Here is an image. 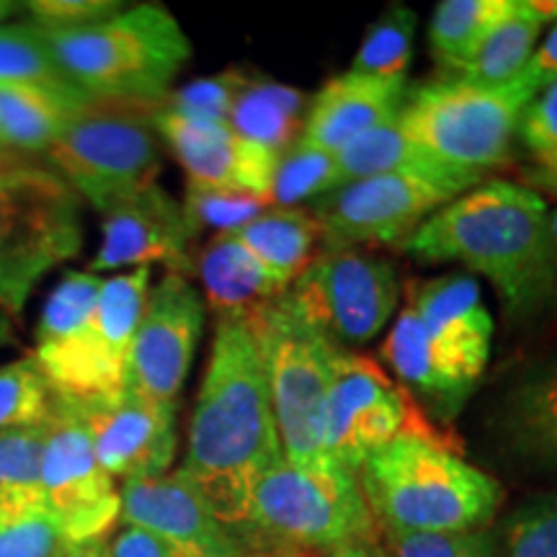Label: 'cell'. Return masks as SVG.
I'll return each instance as SVG.
<instances>
[{"label":"cell","mask_w":557,"mask_h":557,"mask_svg":"<svg viewBox=\"0 0 557 557\" xmlns=\"http://www.w3.org/2000/svg\"><path fill=\"white\" fill-rule=\"evenodd\" d=\"M238 537L250 555L271 549H329L377 540L357 475L338 468H302L287 459L256 480Z\"/></svg>","instance_id":"5"},{"label":"cell","mask_w":557,"mask_h":557,"mask_svg":"<svg viewBox=\"0 0 557 557\" xmlns=\"http://www.w3.org/2000/svg\"><path fill=\"white\" fill-rule=\"evenodd\" d=\"M181 205H184L186 218H189L191 227L197 230V235L201 230H218V235H222L235 233L238 227L248 225L250 220H256L267 209L274 207V199L259 197V194L189 184L186 199Z\"/></svg>","instance_id":"38"},{"label":"cell","mask_w":557,"mask_h":557,"mask_svg":"<svg viewBox=\"0 0 557 557\" xmlns=\"http://www.w3.org/2000/svg\"><path fill=\"white\" fill-rule=\"evenodd\" d=\"M148 284L150 267L103 278L88 323L58 344L34 348L32 357L54 393L67 398L122 393L132 341L148 302Z\"/></svg>","instance_id":"12"},{"label":"cell","mask_w":557,"mask_h":557,"mask_svg":"<svg viewBox=\"0 0 557 557\" xmlns=\"http://www.w3.org/2000/svg\"><path fill=\"white\" fill-rule=\"evenodd\" d=\"M50 163H41L37 156H26V152L0 148V189L24 184V181L47 176Z\"/></svg>","instance_id":"45"},{"label":"cell","mask_w":557,"mask_h":557,"mask_svg":"<svg viewBox=\"0 0 557 557\" xmlns=\"http://www.w3.org/2000/svg\"><path fill=\"white\" fill-rule=\"evenodd\" d=\"M382 359L398 374L403 387L416 393L423 406L438 416H455L478 385L438 348L410 305L387 333L382 344Z\"/></svg>","instance_id":"23"},{"label":"cell","mask_w":557,"mask_h":557,"mask_svg":"<svg viewBox=\"0 0 557 557\" xmlns=\"http://www.w3.org/2000/svg\"><path fill=\"white\" fill-rule=\"evenodd\" d=\"M107 557H184L169 542L156 537L148 529H122L114 540L107 542Z\"/></svg>","instance_id":"44"},{"label":"cell","mask_w":557,"mask_h":557,"mask_svg":"<svg viewBox=\"0 0 557 557\" xmlns=\"http://www.w3.org/2000/svg\"><path fill=\"white\" fill-rule=\"evenodd\" d=\"M150 122L189 173V184L271 197L278 158L240 137L227 122L178 114L165 103L152 109Z\"/></svg>","instance_id":"18"},{"label":"cell","mask_w":557,"mask_h":557,"mask_svg":"<svg viewBox=\"0 0 557 557\" xmlns=\"http://www.w3.org/2000/svg\"><path fill=\"white\" fill-rule=\"evenodd\" d=\"M246 81V73L238 70H225V73L212 75V78L191 81L189 86L178 88L176 94H169L163 103L178 114L199 116V120L227 122L230 107Z\"/></svg>","instance_id":"40"},{"label":"cell","mask_w":557,"mask_h":557,"mask_svg":"<svg viewBox=\"0 0 557 557\" xmlns=\"http://www.w3.org/2000/svg\"><path fill=\"white\" fill-rule=\"evenodd\" d=\"M52 418V387L34 357L0 367V434L45 426Z\"/></svg>","instance_id":"36"},{"label":"cell","mask_w":557,"mask_h":557,"mask_svg":"<svg viewBox=\"0 0 557 557\" xmlns=\"http://www.w3.org/2000/svg\"><path fill=\"white\" fill-rule=\"evenodd\" d=\"M403 248L418 261H457L485 276L519 323L557 302L549 209L537 191L513 181H483L431 214Z\"/></svg>","instance_id":"2"},{"label":"cell","mask_w":557,"mask_h":557,"mask_svg":"<svg viewBox=\"0 0 557 557\" xmlns=\"http://www.w3.org/2000/svg\"><path fill=\"white\" fill-rule=\"evenodd\" d=\"M534 160H537V165H534L532 176L529 178L537 186H542V189L557 194V150L545 152V156H534Z\"/></svg>","instance_id":"48"},{"label":"cell","mask_w":557,"mask_h":557,"mask_svg":"<svg viewBox=\"0 0 557 557\" xmlns=\"http://www.w3.org/2000/svg\"><path fill=\"white\" fill-rule=\"evenodd\" d=\"M493 426L524 468L557 478V354L529 364L508 385Z\"/></svg>","instance_id":"22"},{"label":"cell","mask_w":557,"mask_h":557,"mask_svg":"<svg viewBox=\"0 0 557 557\" xmlns=\"http://www.w3.org/2000/svg\"><path fill=\"white\" fill-rule=\"evenodd\" d=\"M47 423L0 434V521L47 511L41 485Z\"/></svg>","instance_id":"30"},{"label":"cell","mask_w":557,"mask_h":557,"mask_svg":"<svg viewBox=\"0 0 557 557\" xmlns=\"http://www.w3.org/2000/svg\"><path fill=\"white\" fill-rule=\"evenodd\" d=\"M341 186L372 176H426V178H485V171L449 165L416 145L398 122L367 132L336 152Z\"/></svg>","instance_id":"26"},{"label":"cell","mask_w":557,"mask_h":557,"mask_svg":"<svg viewBox=\"0 0 557 557\" xmlns=\"http://www.w3.org/2000/svg\"><path fill=\"white\" fill-rule=\"evenodd\" d=\"M0 148H5V145H3V129H0Z\"/></svg>","instance_id":"53"},{"label":"cell","mask_w":557,"mask_h":557,"mask_svg":"<svg viewBox=\"0 0 557 557\" xmlns=\"http://www.w3.org/2000/svg\"><path fill=\"white\" fill-rule=\"evenodd\" d=\"M0 86L39 90L73 109L96 101L65 78L37 21L0 26Z\"/></svg>","instance_id":"28"},{"label":"cell","mask_w":557,"mask_h":557,"mask_svg":"<svg viewBox=\"0 0 557 557\" xmlns=\"http://www.w3.org/2000/svg\"><path fill=\"white\" fill-rule=\"evenodd\" d=\"M393 557H496L491 529L470 532H385Z\"/></svg>","instance_id":"39"},{"label":"cell","mask_w":557,"mask_h":557,"mask_svg":"<svg viewBox=\"0 0 557 557\" xmlns=\"http://www.w3.org/2000/svg\"><path fill=\"white\" fill-rule=\"evenodd\" d=\"M101 284L103 278L90 271H67L41 310L37 333H34L37 346L58 344L83 329L99 302Z\"/></svg>","instance_id":"37"},{"label":"cell","mask_w":557,"mask_h":557,"mask_svg":"<svg viewBox=\"0 0 557 557\" xmlns=\"http://www.w3.org/2000/svg\"><path fill=\"white\" fill-rule=\"evenodd\" d=\"M26 9L45 26H83L114 16L124 5L114 0H34Z\"/></svg>","instance_id":"43"},{"label":"cell","mask_w":557,"mask_h":557,"mask_svg":"<svg viewBox=\"0 0 557 557\" xmlns=\"http://www.w3.org/2000/svg\"><path fill=\"white\" fill-rule=\"evenodd\" d=\"M39 26L65 78L96 101L156 109L191 58L189 37L158 3L83 26Z\"/></svg>","instance_id":"3"},{"label":"cell","mask_w":557,"mask_h":557,"mask_svg":"<svg viewBox=\"0 0 557 557\" xmlns=\"http://www.w3.org/2000/svg\"><path fill=\"white\" fill-rule=\"evenodd\" d=\"M120 498V519L148 529L184 557H253L246 542L209 511L197 487L178 470L150 480H127Z\"/></svg>","instance_id":"19"},{"label":"cell","mask_w":557,"mask_h":557,"mask_svg":"<svg viewBox=\"0 0 557 557\" xmlns=\"http://www.w3.org/2000/svg\"><path fill=\"white\" fill-rule=\"evenodd\" d=\"M359 485L385 532H470L496 517L500 485L444 438L400 436L361 465Z\"/></svg>","instance_id":"4"},{"label":"cell","mask_w":557,"mask_h":557,"mask_svg":"<svg viewBox=\"0 0 557 557\" xmlns=\"http://www.w3.org/2000/svg\"><path fill=\"white\" fill-rule=\"evenodd\" d=\"M62 557H107V540H90L78 542V545H70L67 553Z\"/></svg>","instance_id":"49"},{"label":"cell","mask_w":557,"mask_h":557,"mask_svg":"<svg viewBox=\"0 0 557 557\" xmlns=\"http://www.w3.org/2000/svg\"><path fill=\"white\" fill-rule=\"evenodd\" d=\"M549 246H553L555 267H557V207L549 212Z\"/></svg>","instance_id":"51"},{"label":"cell","mask_w":557,"mask_h":557,"mask_svg":"<svg viewBox=\"0 0 557 557\" xmlns=\"http://www.w3.org/2000/svg\"><path fill=\"white\" fill-rule=\"evenodd\" d=\"M253 557H387V553L377 540H359L329 549H271V553H259Z\"/></svg>","instance_id":"47"},{"label":"cell","mask_w":557,"mask_h":557,"mask_svg":"<svg viewBox=\"0 0 557 557\" xmlns=\"http://www.w3.org/2000/svg\"><path fill=\"white\" fill-rule=\"evenodd\" d=\"M52 400L86 426L96 457L111 478L127 483L169 472L178 444V403H156L127 389L109 398H67L52 389Z\"/></svg>","instance_id":"16"},{"label":"cell","mask_w":557,"mask_h":557,"mask_svg":"<svg viewBox=\"0 0 557 557\" xmlns=\"http://www.w3.org/2000/svg\"><path fill=\"white\" fill-rule=\"evenodd\" d=\"M540 32L542 18L529 9V0H511L459 78L478 86H506L517 81L532 58Z\"/></svg>","instance_id":"29"},{"label":"cell","mask_w":557,"mask_h":557,"mask_svg":"<svg viewBox=\"0 0 557 557\" xmlns=\"http://www.w3.org/2000/svg\"><path fill=\"white\" fill-rule=\"evenodd\" d=\"M336 189H341L336 152L297 143L278 158L274 181H271V199H274V207L299 209L302 201H315Z\"/></svg>","instance_id":"34"},{"label":"cell","mask_w":557,"mask_h":557,"mask_svg":"<svg viewBox=\"0 0 557 557\" xmlns=\"http://www.w3.org/2000/svg\"><path fill=\"white\" fill-rule=\"evenodd\" d=\"M13 344H16V333H13L11 320L0 312V348L13 346Z\"/></svg>","instance_id":"50"},{"label":"cell","mask_w":557,"mask_h":557,"mask_svg":"<svg viewBox=\"0 0 557 557\" xmlns=\"http://www.w3.org/2000/svg\"><path fill=\"white\" fill-rule=\"evenodd\" d=\"M534 96L537 90L521 75L506 86L434 81L410 90L398 124L444 163L487 173L511 158L521 114Z\"/></svg>","instance_id":"6"},{"label":"cell","mask_w":557,"mask_h":557,"mask_svg":"<svg viewBox=\"0 0 557 557\" xmlns=\"http://www.w3.org/2000/svg\"><path fill=\"white\" fill-rule=\"evenodd\" d=\"M205 331V299L186 276L165 274L148 295L132 341L124 389L156 403H178Z\"/></svg>","instance_id":"15"},{"label":"cell","mask_w":557,"mask_h":557,"mask_svg":"<svg viewBox=\"0 0 557 557\" xmlns=\"http://www.w3.org/2000/svg\"><path fill=\"white\" fill-rule=\"evenodd\" d=\"M248 329L261 351L284 459L302 468H325L320 431L336 344L312 329L284 297Z\"/></svg>","instance_id":"8"},{"label":"cell","mask_w":557,"mask_h":557,"mask_svg":"<svg viewBox=\"0 0 557 557\" xmlns=\"http://www.w3.org/2000/svg\"><path fill=\"white\" fill-rule=\"evenodd\" d=\"M67 103L39 90L5 88L0 86V129L3 145L26 156H41L50 150L54 135L70 114H75Z\"/></svg>","instance_id":"32"},{"label":"cell","mask_w":557,"mask_h":557,"mask_svg":"<svg viewBox=\"0 0 557 557\" xmlns=\"http://www.w3.org/2000/svg\"><path fill=\"white\" fill-rule=\"evenodd\" d=\"M18 11V3H11V0H0V21L13 16Z\"/></svg>","instance_id":"52"},{"label":"cell","mask_w":557,"mask_h":557,"mask_svg":"<svg viewBox=\"0 0 557 557\" xmlns=\"http://www.w3.org/2000/svg\"><path fill=\"white\" fill-rule=\"evenodd\" d=\"M485 178L372 176L351 181L312 201L308 212L323 230L325 246H398L431 214Z\"/></svg>","instance_id":"13"},{"label":"cell","mask_w":557,"mask_h":557,"mask_svg":"<svg viewBox=\"0 0 557 557\" xmlns=\"http://www.w3.org/2000/svg\"><path fill=\"white\" fill-rule=\"evenodd\" d=\"M406 96V81H380L348 70L310 101L299 143L325 152L344 150L367 132L398 122Z\"/></svg>","instance_id":"21"},{"label":"cell","mask_w":557,"mask_h":557,"mask_svg":"<svg viewBox=\"0 0 557 557\" xmlns=\"http://www.w3.org/2000/svg\"><path fill=\"white\" fill-rule=\"evenodd\" d=\"M230 235L284 287H292V282L310 267L318 240H323V230L308 209L284 207L267 209Z\"/></svg>","instance_id":"27"},{"label":"cell","mask_w":557,"mask_h":557,"mask_svg":"<svg viewBox=\"0 0 557 557\" xmlns=\"http://www.w3.org/2000/svg\"><path fill=\"white\" fill-rule=\"evenodd\" d=\"M398 297L395 269L351 246H325L284 295L312 329L348 351L385 329Z\"/></svg>","instance_id":"11"},{"label":"cell","mask_w":557,"mask_h":557,"mask_svg":"<svg viewBox=\"0 0 557 557\" xmlns=\"http://www.w3.org/2000/svg\"><path fill=\"white\" fill-rule=\"evenodd\" d=\"M511 0H444L434 9L429 41L436 60L462 73L483 45L485 34L508 11Z\"/></svg>","instance_id":"31"},{"label":"cell","mask_w":557,"mask_h":557,"mask_svg":"<svg viewBox=\"0 0 557 557\" xmlns=\"http://www.w3.org/2000/svg\"><path fill=\"white\" fill-rule=\"evenodd\" d=\"M416 13L406 3H393L369 26L354 54L351 73L380 81H406L413 58Z\"/></svg>","instance_id":"33"},{"label":"cell","mask_w":557,"mask_h":557,"mask_svg":"<svg viewBox=\"0 0 557 557\" xmlns=\"http://www.w3.org/2000/svg\"><path fill=\"white\" fill-rule=\"evenodd\" d=\"M197 271L205 284L209 308L218 323L250 325L261 312L287 295L278 278L269 274L230 233L214 235L197 256Z\"/></svg>","instance_id":"24"},{"label":"cell","mask_w":557,"mask_h":557,"mask_svg":"<svg viewBox=\"0 0 557 557\" xmlns=\"http://www.w3.org/2000/svg\"><path fill=\"white\" fill-rule=\"evenodd\" d=\"M81 248V199L58 173L0 189V312L18 318L41 278Z\"/></svg>","instance_id":"10"},{"label":"cell","mask_w":557,"mask_h":557,"mask_svg":"<svg viewBox=\"0 0 557 557\" xmlns=\"http://www.w3.org/2000/svg\"><path fill=\"white\" fill-rule=\"evenodd\" d=\"M519 137L532 156L557 150V81L529 101L519 122Z\"/></svg>","instance_id":"42"},{"label":"cell","mask_w":557,"mask_h":557,"mask_svg":"<svg viewBox=\"0 0 557 557\" xmlns=\"http://www.w3.org/2000/svg\"><path fill=\"white\" fill-rule=\"evenodd\" d=\"M101 246L90 261V274L122 267L163 263L169 274H194L197 230L186 218L184 205L160 184L137 191L101 214Z\"/></svg>","instance_id":"17"},{"label":"cell","mask_w":557,"mask_h":557,"mask_svg":"<svg viewBox=\"0 0 557 557\" xmlns=\"http://www.w3.org/2000/svg\"><path fill=\"white\" fill-rule=\"evenodd\" d=\"M521 78H524L534 90L547 88L549 83L557 81V24L555 29L547 34V39L542 41V47L532 52Z\"/></svg>","instance_id":"46"},{"label":"cell","mask_w":557,"mask_h":557,"mask_svg":"<svg viewBox=\"0 0 557 557\" xmlns=\"http://www.w3.org/2000/svg\"><path fill=\"white\" fill-rule=\"evenodd\" d=\"M408 434L444 438L426 421L413 395L389 380L377 361L333 346L320 431L325 468L359 475L374 451Z\"/></svg>","instance_id":"9"},{"label":"cell","mask_w":557,"mask_h":557,"mask_svg":"<svg viewBox=\"0 0 557 557\" xmlns=\"http://www.w3.org/2000/svg\"><path fill=\"white\" fill-rule=\"evenodd\" d=\"M493 545L496 557H557V493H540L508 511Z\"/></svg>","instance_id":"35"},{"label":"cell","mask_w":557,"mask_h":557,"mask_svg":"<svg viewBox=\"0 0 557 557\" xmlns=\"http://www.w3.org/2000/svg\"><path fill=\"white\" fill-rule=\"evenodd\" d=\"M45 508L70 545L101 540L122 517L114 478L101 468L86 426L52 400L41 457Z\"/></svg>","instance_id":"14"},{"label":"cell","mask_w":557,"mask_h":557,"mask_svg":"<svg viewBox=\"0 0 557 557\" xmlns=\"http://www.w3.org/2000/svg\"><path fill=\"white\" fill-rule=\"evenodd\" d=\"M150 114L152 109L94 101L67 116L47 150V163L78 199L109 212L158 184L160 152Z\"/></svg>","instance_id":"7"},{"label":"cell","mask_w":557,"mask_h":557,"mask_svg":"<svg viewBox=\"0 0 557 557\" xmlns=\"http://www.w3.org/2000/svg\"><path fill=\"white\" fill-rule=\"evenodd\" d=\"M284 459L259 344L243 323H218L178 472L235 534L250 491Z\"/></svg>","instance_id":"1"},{"label":"cell","mask_w":557,"mask_h":557,"mask_svg":"<svg viewBox=\"0 0 557 557\" xmlns=\"http://www.w3.org/2000/svg\"><path fill=\"white\" fill-rule=\"evenodd\" d=\"M70 542L47 511L0 521V557H62Z\"/></svg>","instance_id":"41"},{"label":"cell","mask_w":557,"mask_h":557,"mask_svg":"<svg viewBox=\"0 0 557 557\" xmlns=\"http://www.w3.org/2000/svg\"><path fill=\"white\" fill-rule=\"evenodd\" d=\"M305 116L308 101L302 90L259 75H246L230 107L227 124L240 137L282 158L302 137Z\"/></svg>","instance_id":"25"},{"label":"cell","mask_w":557,"mask_h":557,"mask_svg":"<svg viewBox=\"0 0 557 557\" xmlns=\"http://www.w3.org/2000/svg\"><path fill=\"white\" fill-rule=\"evenodd\" d=\"M410 308L423 320L431 338L470 380L483 377L491 359L493 318L475 278L468 274L436 276L410 284Z\"/></svg>","instance_id":"20"}]
</instances>
